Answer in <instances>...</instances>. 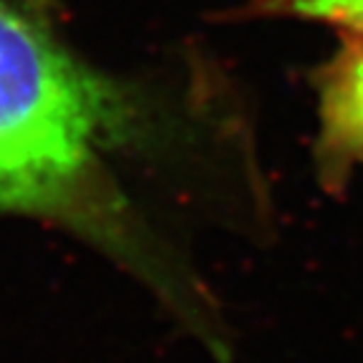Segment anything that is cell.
Wrapping results in <instances>:
<instances>
[{
  "instance_id": "obj_1",
  "label": "cell",
  "mask_w": 363,
  "mask_h": 363,
  "mask_svg": "<svg viewBox=\"0 0 363 363\" xmlns=\"http://www.w3.org/2000/svg\"><path fill=\"white\" fill-rule=\"evenodd\" d=\"M197 101L89 63L45 0H0V215L53 225L101 252L230 363L220 301L129 182L139 167L199 162L220 142L225 119Z\"/></svg>"
},
{
  "instance_id": "obj_2",
  "label": "cell",
  "mask_w": 363,
  "mask_h": 363,
  "mask_svg": "<svg viewBox=\"0 0 363 363\" xmlns=\"http://www.w3.org/2000/svg\"><path fill=\"white\" fill-rule=\"evenodd\" d=\"M318 167L325 184L340 182L363 162V28L346 30V43L318 79Z\"/></svg>"
},
{
  "instance_id": "obj_3",
  "label": "cell",
  "mask_w": 363,
  "mask_h": 363,
  "mask_svg": "<svg viewBox=\"0 0 363 363\" xmlns=\"http://www.w3.org/2000/svg\"><path fill=\"white\" fill-rule=\"evenodd\" d=\"M250 16L320 21L340 30L363 28V0H245Z\"/></svg>"
}]
</instances>
